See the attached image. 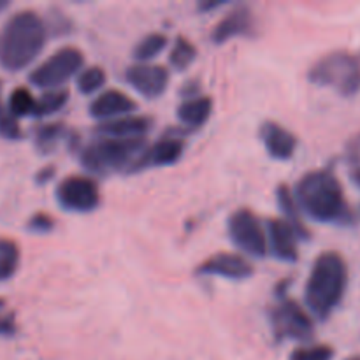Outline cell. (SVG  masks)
Returning <instances> with one entry per match:
<instances>
[{
	"label": "cell",
	"instance_id": "1",
	"mask_svg": "<svg viewBox=\"0 0 360 360\" xmlns=\"http://www.w3.org/2000/svg\"><path fill=\"white\" fill-rule=\"evenodd\" d=\"M48 39V25L35 11L23 9L11 14L0 28V65L21 70L42 51Z\"/></svg>",
	"mask_w": 360,
	"mask_h": 360
},
{
	"label": "cell",
	"instance_id": "2",
	"mask_svg": "<svg viewBox=\"0 0 360 360\" xmlns=\"http://www.w3.org/2000/svg\"><path fill=\"white\" fill-rule=\"evenodd\" d=\"M295 200L311 220L320 224H345L350 210L336 176L326 169H316L299 179Z\"/></svg>",
	"mask_w": 360,
	"mask_h": 360
},
{
	"label": "cell",
	"instance_id": "3",
	"mask_svg": "<svg viewBox=\"0 0 360 360\" xmlns=\"http://www.w3.org/2000/svg\"><path fill=\"white\" fill-rule=\"evenodd\" d=\"M348 285V267L336 252L316 257L304 288V301L309 311L319 319H327L341 304Z\"/></svg>",
	"mask_w": 360,
	"mask_h": 360
},
{
	"label": "cell",
	"instance_id": "4",
	"mask_svg": "<svg viewBox=\"0 0 360 360\" xmlns=\"http://www.w3.org/2000/svg\"><path fill=\"white\" fill-rule=\"evenodd\" d=\"M144 139H111L101 137L86 144L81 151V164L94 174H111L116 171H129L134 167L141 155L146 150Z\"/></svg>",
	"mask_w": 360,
	"mask_h": 360
},
{
	"label": "cell",
	"instance_id": "5",
	"mask_svg": "<svg viewBox=\"0 0 360 360\" xmlns=\"http://www.w3.org/2000/svg\"><path fill=\"white\" fill-rule=\"evenodd\" d=\"M308 77L319 86L354 97L360 91V58L350 51L329 53L313 63Z\"/></svg>",
	"mask_w": 360,
	"mask_h": 360
},
{
	"label": "cell",
	"instance_id": "6",
	"mask_svg": "<svg viewBox=\"0 0 360 360\" xmlns=\"http://www.w3.org/2000/svg\"><path fill=\"white\" fill-rule=\"evenodd\" d=\"M84 63L83 53L72 46H65V48L56 49L53 55L42 63H39L30 74H28V81L34 86L44 88V90H56L62 88L65 81L81 72V67Z\"/></svg>",
	"mask_w": 360,
	"mask_h": 360
},
{
	"label": "cell",
	"instance_id": "7",
	"mask_svg": "<svg viewBox=\"0 0 360 360\" xmlns=\"http://www.w3.org/2000/svg\"><path fill=\"white\" fill-rule=\"evenodd\" d=\"M271 329L278 341L294 340L309 341L315 334L311 319L301 308V304L292 299H281L269 313Z\"/></svg>",
	"mask_w": 360,
	"mask_h": 360
},
{
	"label": "cell",
	"instance_id": "8",
	"mask_svg": "<svg viewBox=\"0 0 360 360\" xmlns=\"http://www.w3.org/2000/svg\"><path fill=\"white\" fill-rule=\"evenodd\" d=\"M227 231L231 241L243 253L255 259L267 255V236L264 225L255 213L250 210H238L231 214L227 221Z\"/></svg>",
	"mask_w": 360,
	"mask_h": 360
},
{
	"label": "cell",
	"instance_id": "9",
	"mask_svg": "<svg viewBox=\"0 0 360 360\" xmlns=\"http://www.w3.org/2000/svg\"><path fill=\"white\" fill-rule=\"evenodd\" d=\"M56 200L70 213H91L101 204V193L94 179L84 176H69L56 186Z\"/></svg>",
	"mask_w": 360,
	"mask_h": 360
},
{
	"label": "cell",
	"instance_id": "10",
	"mask_svg": "<svg viewBox=\"0 0 360 360\" xmlns=\"http://www.w3.org/2000/svg\"><path fill=\"white\" fill-rule=\"evenodd\" d=\"M127 83L146 98H157L165 91L169 83V72L162 65L151 63H136L125 72Z\"/></svg>",
	"mask_w": 360,
	"mask_h": 360
},
{
	"label": "cell",
	"instance_id": "11",
	"mask_svg": "<svg viewBox=\"0 0 360 360\" xmlns=\"http://www.w3.org/2000/svg\"><path fill=\"white\" fill-rule=\"evenodd\" d=\"M199 276H220L227 280L241 281L253 274V267L245 257L234 255V253H218L204 260L195 269Z\"/></svg>",
	"mask_w": 360,
	"mask_h": 360
},
{
	"label": "cell",
	"instance_id": "12",
	"mask_svg": "<svg viewBox=\"0 0 360 360\" xmlns=\"http://www.w3.org/2000/svg\"><path fill=\"white\" fill-rule=\"evenodd\" d=\"M255 30V18H253L252 9L248 6H238L225 14L217 27L213 28V39L214 44H225L227 41L234 37H245Z\"/></svg>",
	"mask_w": 360,
	"mask_h": 360
},
{
	"label": "cell",
	"instance_id": "13",
	"mask_svg": "<svg viewBox=\"0 0 360 360\" xmlns=\"http://www.w3.org/2000/svg\"><path fill=\"white\" fill-rule=\"evenodd\" d=\"M183 150H185V143L179 137H162L153 146L144 150V153L134 164L130 172H139L150 167H165V165L176 164L181 158Z\"/></svg>",
	"mask_w": 360,
	"mask_h": 360
},
{
	"label": "cell",
	"instance_id": "14",
	"mask_svg": "<svg viewBox=\"0 0 360 360\" xmlns=\"http://www.w3.org/2000/svg\"><path fill=\"white\" fill-rule=\"evenodd\" d=\"M267 245L271 246V252L276 259L283 262H295L299 259V236L290 225L280 218H271L267 220Z\"/></svg>",
	"mask_w": 360,
	"mask_h": 360
},
{
	"label": "cell",
	"instance_id": "15",
	"mask_svg": "<svg viewBox=\"0 0 360 360\" xmlns=\"http://www.w3.org/2000/svg\"><path fill=\"white\" fill-rule=\"evenodd\" d=\"M259 136L267 153L274 160H290L297 150V137L276 122H264L260 125Z\"/></svg>",
	"mask_w": 360,
	"mask_h": 360
},
{
	"label": "cell",
	"instance_id": "16",
	"mask_svg": "<svg viewBox=\"0 0 360 360\" xmlns=\"http://www.w3.org/2000/svg\"><path fill=\"white\" fill-rule=\"evenodd\" d=\"M137 109V104L127 94L120 90H108L104 94L94 98L88 108L90 116L95 120H101L102 123L109 120L122 118V116L132 115Z\"/></svg>",
	"mask_w": 360,
	"mask_h": 360
},
{
	"label": "cell",
	"instance_id": "17",
	"mask_svg": "<svg viewBox=\"0 0 360 360\" xmlns=\"http://www.w3.org/2000/svg\"><path fill=\"white\" fill-rule=\"evenodd\" d=\"M150 129L151 118L141 115H129L101 123V125L95 127V132L101 137H111V139H141Z\"/></svg>",
	"mask_w": 360,
	"mask_h": 360
},
{
	"label": "cell",
	"instance_id": "18",
	"mask_svg": "<svg viewBox=\"0 0 360 360\" xmlns=\"http://www.w3.org/2000/svg\"><path fill=\"white\" fill-rule=\"evenodd\" d=\"M213 112V101L210 97L199 95L195 98H188L178 108V120L188 129H199L210 120Z\"/></svg>",
	"mask_w": 360,
	"mask_h": 360
},
{
	"label": "cell",
	"instance_id": "19",
	"mask_svg": "<svg viewBox=\"0 0 360 360\" xmlns=\"http://www.w3.org/2000/svg\"><path fill=\"white\" fill-rule=\"evenodd\" d=\"M276 197H278V206L280 210L283 211L285 214V221L297 232V236L301 239H308V231H306L304 224H302L301 213H299L297 202H295L294 193L290 192L287 185H280L276 190Z\"/></svg>",
	"mask_w": 360,
	"mask_h": 360
},
{
	"label": "cell",
	"instance_id": "20",
	"mask_svg": "<svg viewBox=\"0 0 360 360\" xmlns=\"http://www.w3.org/2000/svg\"><path fill=\"white\" fill-rule=\"evenodd\" d=\"M63 139H70V132L63 123H46L39 125L34 132V144L41 153L55 150Z\"/></svg>",
	"mask_w": 360,
	"mask_h": 360
},
{
	"label": "cell",
	"instance_id": "21",
	"mask_svg": "<svg viewBox=\"0 0 360 360\" xmlns=\"http://www.w3.org/2000/svg\"><path fill=\"white\" fill-rule=\"evenodd\" d=\"M165 48H167V37L160 32H153V34H148L146 37L137 42L136 48H134V58L139 63H144L148 60L157 58Z\"/></svg>",
	"mask_w": 360,
	"mask_h": 360
},
{
	"label": "cell",
	"instance_id": "22",
	"mask_svg": "<svg viewBox=\"0 0 360 360\" xmlns=\"http://www.w3.org/2000/svg\"><path fill=\"white\" fill-rule=\"evenodd\" d=\"M35 104H37V98L32 95V91L27 86H16L9 94V98H7V109L16 118H21V116H34Z\"/></svg>",
	"mask_w": 360,
	"mask_h": 360
},
{
	"label": "cell",
	"instance_id": "23",
	"mask_svg": "<svg viewBox=\"0 0 360 360\" xmlns=\"http://www.w3.org/2000/svg\"><path fill=\"white\" fill-rule=\"evenodd\" d=\"M69 101V90L65 88H56V90H48L37 98L35 104V118H42V116H49L53 112L60 111L63 105Z\"/></svg>",
	"mask_w": 360,
	"mask_h": 360
},
{
	"label": "cell",
	"instance_id": "24",
	"mask_svg": "<svg viewBox=\"0 0 360 360\" xmlns=\"http://www.w3.org/2000/svg\"><path fill=\"white\" fill-rule=\"evenodd\" d=\"M20 266V248L9 238H0V281H6Z\"/></svg>",
	"mask_w": 360,
	"mask_h": 360
},
{
	"label": "cell",
	"instance_id": "25",
	"mask_svg": "<svg viewBox=\"0 0 360 360\" xmlns=\"http://www.w3.org/2000/svg\"><path fill=\"white\" fill-rule=\"evenodd\" d=\"M195 56H197L195 46H193L186 37H181V35H179L171 49L169 62H171V65L174 67L176 70H185L192 65Z\"/></svg>",
	"mask_w": 360,
	"mask_h": 360
},
{
	"label": "cell",
	"instance_id": "26",
	"mask_svg": "<svg viewBox=\"0 0 360 360\" xmlns=\"http://www.w3.org/2000/svg\"><path fill=\"white\" fill-rule=\"evenodd\" d=\"M105 72L102 67H86L77 74V90L84 95H91L105 84Z\"/></svg>",
	"mask_w": 360,
	"mask_h": 360
},
{
	"label": "cell",
	"instance_id": "27",
	"mask_svg": "<svg viewBox=\"0 0 360 360\" xmlns=\"http://www.w3.org/2000/svg\"><path fill=\"white\" fill-rule=\"evenodd\" d=\"M334 350L327 345H313V347L297 348L290 355V360H333Z\"/></svg>",
	"mask_w": 360,
	"mask_h": 360
},
{
	"label": "cell",
	"instance_id": "28",
	"mask_svg": "<svg viewBox=\"0 0 360 360\" xmlns=\"http://www.w3.org/2000/svg\"><path fill=\"white\" fill-rule=\"evenodd\" d=\"M0 136H2L4 139L11 141H18L23 137L20 122H18V118L13 112H9V109H2V111H0Z\"/></svg>",
	"mask_w": 360,
	"mask_h": 360
},
{
	"label": "cell",
	"instance_id": "29",
	"mask_svg": "<svg viewBox=\"0 0 360 360\" xmlns=\"http://www.w3.org/2000/svg\"><path fill=\"white\" fill-rule=\"evenodd\" d=\"M347 160L350 165V178L355 186L360 188V134L348 143Z\"/></svg>",
	"mask_w": 360,
	"mask_h": 360
},
{
	"label": "cell",
	"instance_id": "30",
	"mask_svg": "<svg viewBox=\"0 0 360 360\" xmlns=\"http://www.w3.org/2000/svg\"><path fill=\"white\" fill-rule=\"evenodd\" d=\"M53 218L46 213H35L34 217L28 220L27 227L28 231L37 232V234H44V232H49L53 229Z\"/></svg>",
	"mask_w": 360,
	"mask_h": 360
},
{
	"label": "cell",
	"instance_id": "31",
	"mask_svg": "<svg viewBox=\"0 0 360 360\" xmlns=\"http://www.w3.org/2000/svg\"><path fill=\"white\" fill-rule=\"evenodd\" d=\"M16 333V323H14V315L6 311V302L0 299V336H11Z\"/></svg>",
	"mask_w": 360,
	"mask_h": 360
},
{
	"label": "cell",
	"instance_id": "32",
	"mask_svg": "<svg viewBox=\"0 0 360 360\" xmlns=\"http://www.w3.org/2000/svg\"><path fill=\"white\" fill-rule=\"evenodd\" d=\"M199 94H200V86H199V83H197V81H186L185 86L179 90V95H181L185 101H188V98L199 97Z\"/></svg>",
	"mask_w": 360,
	"mask_h": 360
},
{
	"label": "cell",
	"instance_id": "33",
	"mask_svg": "<svg viewBox=\"0 0 360 360\" xmlns=\"http://www.w3.org/2000/svg\"><path fill=\"white\" fill-rule=\"evenodd\" d=\"M53 174H55L53 167H44V169H41V171L37 172L35 179H37V183H46V181H48V179L53 178Z\"/></svg>",
	"mask_w": 360,
	"mask_h": 360
},
{
	"label": "cell",
	"instance_id": "34",
	"mask_svg": "<svg viewBox=\"0 0 360 360\" xmlns=\"http://www.w3.org/2000/svg\"><path fill=\"white\" fill-rule=\"evenodd\" d=\"M221 4L224 2H220V0H218V2H210V0H204V2L199 4V11H204V13H206V11H213V9H217V7H220Z\"/></svg>",
	"mask_w": 360,
	"mask_h": 360
},
{
	"label": "cell",
	"instance_id": "35",
	"mask_svg": "<svg viewBox=\"0 0 360 360\" xmlns=\"http://www.w3.org/2000/svg\"><path fill=\"white\" fill-rule=\"evenodd\" d=\"M6 7H7V0H0V11L6 9Z\"/></svg>",
	"mask_w": 360,
	"mask_h": 360
},
{
	"label": "cell",
	"instance_id": "36",
	"mask_svg": "<svg viewBox=\"0 0 360 360\" xmlns=\"http://www.w3.org/2000/svg\"><path fill=\"white\" fill-rule=\"evenodd\" d=\"M0 94H2V81H0ZM2 111V109H0Z\"/></svg>",
	"mask_w": 360,
	"mask_h": 360
},
{
	"label": "cell",
	"instance_id": "37",
	"mask_svg": "<svg viewBox=\"0 0 360 360\" xmlns=\"http://www.w3.org/2000/svg\"><path fill=\"white\" fill-rule=\"evenodd\" d=\"M355 360H360V359H355Z\"/></svg>",
	"mask_w": 360,
	"mask_h": 360
}]
</instances>
